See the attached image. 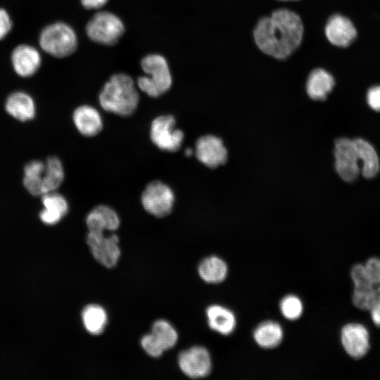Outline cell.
<instances>
[{"label": "cell", "mask_w": 380, "mask_h": 380, "mask_svg": "<svg viewBox=\"0 0 380 380\" xmlns=\"http://www.w3.org/2000/svg\"><path fill=\"white\" fill-rule=\"evenodd\" d=\"M368 277L374 285H380V258L372 257L364 264Z\"/></svg>", "instance_id": "cell-32"}, {"label": "cell", "mask_w": 380, "mask_h": 380, "mask_svg": "<svg viewBox=\"0 0 380 380\" xmlns=\"http://www.w3.org/2000/svg\"><path fill=\"white\" fill-rule=\"evenodd\" d=\"M108 0H81L82 6L87 9H98L103 6Z\"/></svg>", "instance_id": "cell-35"}, {"label": "cell", "mask_w": 380, "mask_h": 380, "mask_svg": "<svg viewBox=\"0 0 380 380\" xmlns=\"http://www.w3.org/2000/svg\"><path fill=\"white\" fill-rule=\"evenodd\" d=\"M334 167L339 177L347 182L355 181L360 173V161L353 140L338 138L334 145Z\"/></svg>", "instance_id": "cell-8"}, {"label": "cell", "mask_w": 380, "mask_h": 380, "mask_svg": "<svg viewBox=\"0 0 380 380\" xmlns=\"http://www.w3.org/2000/svg\"><path fill=\"white\" fill-rule=\"evenodd\" d=\"M208 326L222 335H229L235 329L236 320L234 314L220 305H212L206 310Z\"/></svg>", "instance_id": "cell-21"}, {"label": "cell", "mask_w": 380, "mask_h": 380, "mask_svg": "<svg viewBox=\"0 0 380 380\" xmlns=\"http://www.w3.org/2000/svg\"><path fill=\"white\" fill-rule=\"evenodd\" d=\"M139 100L132 78L122 73L113 75L99 96V103L103 110L122 117L134 113Z\"/></svg>", "instance_id": "cell-2"}, {"label": "cell", "mask_w": 380, "mask_h": 380, "mask_svg": "<svg viewBox=\"0 0 380 380\" xmlns=\"http://www.w3.org/2000/svg\"><path fill=\"white\" fill-rule=\"evenodd\" d=\"M117 213L106 205L94 207L87 215L86 224L89 231L114 232L120 226Z\"/></svg>", "instance_id": "cell-15"}, {"label": "cell", "mask_w": 380, "mask_h": 380, "mask_svg": "<svg viewBox=\"0 0 380 380\" xmlns=\"http://www.w3.org/2000/svg\"><path fill=\"white\" fill-rule=\"evenodd\" d=\"M177 360L181 371L192 379L205 377L211 370L210 353L202 346H194L182 351Z\"/></svg>", "instance_id": "cell-12"}, {"label": "cell", "mask_w": 380, "mask_h": 380, "mask_svg": "<svg viewBox=\"0 0 380 380\" xmlns=\"http://www.w3.org/2000/svg\"><path fill=\"white\" fill-rule=\"evenodd\" d=\"M226 262L217 256H210L203 259L198 265V272L200 277L209 284L222 282L227 274Z\"/></svg>", "instance_id": "cell-22"}, {"label": "cell", "mask_w": 380, "mask_h": 380, "mask_svg": "<svg viewBox=\"0 0 380 380\" xmlns=\"http://www.w3.org/2000/svg\"><path fill=\"white\" fill-rule=\"evenodd\" d=\"M194 153L199 162L211 169L224 165L228 159V151L222 139L214 134L200 137L196 142Z\"/></svg>", "instance_id": "cell-10"}, {"label": "cell", "mask_w": 380, "mask_h": 380, "mask_svg": "<svg viewBox=\"0 0 380 380\" xmlns=\"http://www.w3.org/2000/svg\"><path fill=\"white\" fill-rule=\"evenodd\" d=\"M43 209L39 217L46 224H55L60 222L68 211V204L61 194L55 191L42 195Z\"/></svg>", "instance_id": "cell-17"}, {"label": "cell", "mask_w": 380, "mask_h": 380, "mask_svg": "<svg viewBox=\"0 0 380 380\" xmlns=\"http://www.w3.org/2000/svg\"><path fill=\"white\" fill-rule=\"evenodd\" d=\"M369 312L373 324L376 327H380V303L374 307Z\"/></svg>", "instance_id": "cell-36"}, {"label": "cell", "mask_w": 380, "mask_h": 380, "mask_svg": "<svg viewBox=\"0 0 380 380\" xmlns=\"http://www.w3.org/2000/svg\"><path fill=\"white\" fill-rule=\"evenodd\" d=\"M124 30L120 19L107 11L96 13L86 26L87 36L91 40L109 46L114 45L119 41Z\"/></svg>", "instance_id": "cell-5"}, {"label": "cell", "mask_w": 380, "mask_h": 380, "mask_svg": "<svg viewBox=\"0 0 380 380\" xmlns=\"http://www.w3.org/2000/svg\"><path fill=\"white\" fill-rule=\"evenodd\" d=\"M146 74L137 79L138 87L151 97H158L167 91L172 80L165 58L159 54H149L141 61Z\"/></svg>", "instance_id": "cell-3"}, {"label": "cell", "mask_w": 380, "mask_h": 380, "mask_svg": "<svg viewBox=\"0 0 380 380\" xmlns=\"http://www.w3.org/2000/svg\"><path fill=\"white\" fill-rule=\"evenodd\" d=\"M11 63L13 70L19 76L27 77L32 76L39 70L42 57L36 48L20 44L13 49Z\"/></svg>", "instance_id": "cell-14"}, {"label": "cell", "mask_w": 380, "mask_h": 380, "mask_svg": "<svg viewBox=\"0 0 380 380\" xmlns=\"http://www.w3.org/2000/svg\"><path fill=\"white\" fill-rule=\"evenodd\" d=\"M353 140L359 161L361 162L360 172L365 178H373L379 172L380 163L374 146L367 140L356 138Z\"/></svg>", "instance_id": "cell-20"}, {"label": "cell", "mask_w": 380, "mask_h": 380, "mask_svg": "<svg viewBox=\"0 0 380 380\" xmlns=\"http://www.w3.org/2000/svg\"><path fill=\"white\" fill-rule=\"evenodd\" d=\"M350 277L354 288L363 289L374 286L368 277L363 264L355 265L350 270Z\"/></svg>", "instance_id": "cell-30"}, {"label": "cell", "mask_w": 380, "mask_h": 380, "mask_svg": "<svg viewBox=\"0 0 380 380\" xmlns=\"http://www.w3.org/2000/svg\"><path fill=\"white\" fill-rule=\"evenodd\" d=\"M325 34L333 45L346 47L355 39L357 31L348 18L336 14L328 20L325 26Z\"/></svg>", "instance_id": "cell-13"}, {"label": "cell", "mask_w": 380, "mask_h": 380, "mask_svg": "<svg viewBox=\"0 0 380 380\" xmlns=\"http://www.w3.org/2000/svg\"><path fill=\"white\" fill-rule=\"evenodd\" d=\"M367 101L372 109L380 111V86L372 87L368 90Z\"/></svg>", "instance_id": "cell-33"}, {"label": "cell", "mask_w": 380, "mask_h": 380, "mask_svg": "<svg viewBox=\"0 0 380 380\" xmlns=\"http://www.w3.org/2000/svg\"><path fill=\"white\" fill-rule=\"evenodd\" d=\"M253 35L256 45L263 53L277 59H285L300 44L303 25L298 14L280 8L270 16L260 19Z\"/></svg>", "instance_id": "cell-1"}, {"label": "cell", "mask_w": 380, "mask_h": 380, "mask_svg": "<svg viewBox=\"0 0 380 380\" xmlns=\"http://www.w3.org/2000/svg\"><path fill=\"white\" fill-rule=\"evenodd\" d=\"M279 308L283 316L290 320L298 319L303 310L300 299L294 295H288L283 298Z\"/></svg>", "instance_id": "cell-29"}, {"label": "cell", "mask_w": 380, "mask_h": 380, "mask_svg": "<svg viewBox=\"0 0 380 380\" xmlns=\"http://www.w3.org/2000/svg\"><path fill=\"white\" fill-rule=\"evenodd\" d=\"M151 334L164 351L173 348L178 340L177 331L165 319H158L153 323Z\"/></svg>", "instance_id": "cell-27"}, {"label": "cell", "mask_w": 380, "mask_h": 380, "mask_svg": "<svg viewBox=\"0 0 380 380\" xmlns=\"http://www.w3.org/2000/svg\"><path fill=\"white\" fill-rule=\"evenodd\" d=\"M73 122L80 134L91 137L102 129L103 122L96 109L88 105L77 107L72 115Z\"/></svg>", "instance_id": "cell-16"}, {"label": "cell", "mask_w": 380, "mask_h": 380, "mask_svg": "<svg viewBox=\"0 0 380 380\" xmlns=\"http://www.w3.org/2000/svg\"><path fill=\"white\" fill-rule=\"evenodd\" d=\"M141 346L144 350L151 357H158L165 352L160 345L155 341L152 335L148 334L141 339Z\"/></svg>", "instance_id": "cell-31"}, {"label": "cell", "mask_w": 380, "mask_h": 380, "mask_svg": "<svg viewBox=\"0 0 380 380\" xmlns=\"http://www.w3.org/2000/svg\"><path fill=\"white\" fill-rule=\"evenodd\" d=\"M64 177V170L61 160L54 156L49 157L45 163L42 179L43 194L56 191L63 182Z\"/></svg>", "instance_id": "cell-25"}, {"label": "cell", "mask_w": 380, "mask_h": 380, "mask_svg": "<svg viewBox=\"0 0 380 380\" xmlns=\"http://www.w3.org/2000/svg\"><path fill=\"white\" fill-rule=\"evenodd\" d=\"M45 163L40 160H32L24 168L23 184L33 196H42V179Z\"/></svg>", "instance_id": "cell-26"}, {"label": "cell", "mask_w": 380, "mask_h": 380, "mask_svg": "<svg viewBox=\"0 0 380 380\" xmlns=\"http://www.w3.org/2000/svg\"><path fill=\"white\" fill-rule=\"evenodd\" d=\"M141 201L149 214L156 217H164L172 212L175 195L169 186L155 180L146 185L141 194Z\"/></svg>", "instance_id": "cell-6"}, {"label": "cell", "mask_w": 380, "mask_h": 380, "mask_svg": "<svg viewBox=\"0 0 380 380\" xmlns=\"http://www.w3.org/2000/svg\"><path fill=\"white\" fill-rule=\"evenodd\" d=\"M39 42L44 51L57 58L70 56L77 46L75 31L70 25L62 22L45 27L40 33Z\"/></svg>", "instance_id": "cell-4"}, {"label": "cell", "mask_w": 380, "mask_h": 380, "mask_svg": "<svg viewBox=\"0 0 380 380\" xmlns=\"http://www.w3.org/2000/svg\"><path fill=\"white\" fill-rule=\"evenodd\" d=\"M341 342L346 353L355 360L364 357L371 347L369 332L360 323L344 325L341 331Z\"/></svg>", "instance_id": "cell-11"}, {"label": "cell", "mask_w": 380, "mask_h": 380, "mask_svg": "<svg viewBox=\"0 0 380 380\" xmlns=\"http://www.w3.org/2000/svg\"><path fill=\"white\" fill-rule=\"evenodd\" d=\"M82 320L85 329L92 335L103 333L108 322L105 309L97 304L86 305L82 311Z\"/></svg>", "instance_id": "cell-24"}, {"label": "cell", "mask_w": 380, "mask_h": 380, "mask_svg": "<svg viewBox=\"0 0 380 380\" xmlns=\"http://www.w3.org/2000/svg\"><path fill=\"white\" fill-rule=\"evenodd\" d=\"M175 127L176 121L172 115L156 117L151 125L150 138L152 142L163 151H178L183 142L184 134L181 129Z\"/></svg>", "instance_id": "cell-7"}, {"label": "cell", "mask_w": 380, "mask_h": 380, "mask_svg": "<svg viewBox=\"0 0 380 380\" xmlns=\"http://www.w3.org/2000/svg\"><path fill=\"white\" fill-rule=\"evenodd\" d=\"M352 301L357 308L370 311L380 303V285L363 289L354 288Z\"/></svg>", "instance_id": "cell-28"}, {"label": "cell", "mask_w": 380, "mask_h": 380, "mask_svg": "<svg viewBox=\"0 0 380 380\" xmlns=\"http://www.w3.org/2000/svg\"><path fill=\"white\" fill-rule=\"evenodd\" d=\"M87 243L92 255L101 265L108 268L117 265L121 251L116 234L106 236L104 232L89 231Z\"/></svg>", "instance_id": "cell-9"}, {"label": "cell", "mask_w": 380, "mask_h": 380, "mask_svg": "<svg viewBox=\"0 0 380 380\" xmlns=\"http://www.w3.org/2000/svg\"><path fill=\"white\" fill-rule=\"evenodd\" d=\"M335 84L333 76L322 68L313 70L306 82V92L314 101H324Z\"/></svg>", "instance_id": "cell-18"}, {"label": "cell", "mask_w": 380, "mask_h": 380, "mask_svg": "<svg viewBox=\"0 0 380 380\" xmlns=\"http://www.w3.org/2000/svg\"><path fill=\"white\" fill-rule=\"evenodd\" d=\"M194 151L192 150V148H188L185 150V155L186 156H190L193 154Z\"/></svg>", "instance_id": "cell-37"}, {"label": "cell", "mask_w": 380, "mask_h": 380, "mask_svg": "<svg viewBox=\"0 0 380 380\" xmlns=\"http://www.w3.org/2000/svg\"><path fill=\"white\" fill-rule=\"evenodd\" d=\"M12 28V21L8 12L0 8V40L5 38Z\"/></svg>", "instance_id": "cell-34"}, {"label": "cell", "mask_w": 380, "mask_h": 380, "mask_svg": "<svg viewBox=\"0 0 380 380\" xmlns=\"http://www.w3.org/2000/svg\"><path fill=\"white\" fill-rule=\"evenodd\" d=\"M7 113L20 121H27L35 115V103L28 94L15 91L10 94L5 103Z\"/></svg>", "instance_id": "cell-19"}, {"label": "cell", "mask_w": 380, "mask_h": 380, "mask_svg": "<svg viewBox=\"0 0 380 380\" xmlns=\"http://www.w3.org/2000/svg\"><path fill=\"white\" fill-rule=\"evenodd\" d=\"M281 1H290V0H281Z\"/></svg>", "instance_id": "cell-38"}, {"label": "cell", "mask_w": 380, "mask_h": 380, "mask_svg": "<svg viewBox=\"0 0 380 380\" xmlns=\"http://www.w3.org/2000/svg\"><path fill=\"white\" fill-rule=\"evenodd\" d=\"M253 338L258 345L262 348H275L282 341L283 329L279 323L274 321H266L255 328Z\"/></svg>", "instance_id": "cell-23"}]
</instances>
